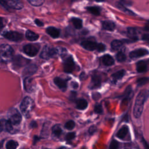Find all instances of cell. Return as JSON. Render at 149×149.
<instances>
[{"mask_svg": "<svg viewBox=\"0 0 149 149\" xmlns=\"http://www.w3.org/2000/svg\"><path fill=\"white\" fill-rule=\"evenodd\" d=\"M118 147H119L118 142L115 140H113L111 141L110 143L109 149H118Z\"/></svg>", "mask_w": 149, "mask_h": 149, "instance_id": "37", "label": "cell"}, {"mask_svg": "<svg viewBox=\"0 0 149 149\" xmlns=\"http://www.w3.org/2000/svg\"><path fill=\"white\" fill-rule=\"evenodd\" d=\"M39 51V46L36 44H29L23 47L24 52L30 56H36Z\"/></svg>", "mask_w": 149, "mask_h": 149, "instance_id": "7", "label": "cell"}, {"mask_svg": "<svg viewBox=\"0 0 149 149\" xmlns=\"http://www.w3.org/2000/svg\"><path fill=\"white\" fill-rule=\"evenodd\" d=\"M3 36L6 38L13 41H19L23 39V34L17 31H7L3 33Z\"/></svg>", "mask_w": 149, "mask_h": 149, "instance_id": "8", "label": "cell"}, {"mask_svg": "<svg viewBox=\"0 0 149 149\" xmlns=\"http://www.w3.org/2000/svg\"><path fill=\"white\" fill-rule=\"evenodd\" d=\"M54 83L55 84L62 90L65 91L67 87V84H66V82L65 80L62 79L60 77H56L54 79Z\"/></svg>", "mask_w": 149, "mask_h": 149, "instance_id": "16", "label": "cell"}, {"mask_svg": "<svg viewBox=\"0 0 149 149\" xmlns=\"http://www.w3.org/2000/svg\"><path fill=\"white\" fill-rule=\"evenodd\" d=\"M88 105L87 101L84 99H79L76 102V107L78 109L84 110Z\"/></svg>", "mask_w": 149, "mask_h": 149, "instance_id": "24", "label": "cell"}, {"mask_svg": "<svg viewBox=\"0 0 149 149\" xmlns=\"http://www.w3.org/2000/svg\"><path fill=\"white\" fill-rule=\"evenodd\" d=\"M72 87H73V88H77V87H78V84L77 83H76V82H72Z\"/></svg>", "mask_w": 149, "mask_h": 149, "instance_id": "49", "label": "cell"}, {"mask_svg": "<svg viewBox=\"0 0 149 149\" xmlns=\"http://www.w3.org/2000/svg\"><path fill=\"white\" fill-rule=\"evenodd\" d=\"M46 32L54 38H58L60 35V30L54 27H48L46 29Z\"/></svg>", "mask_w": 149, "mask_h": 149, "instance_id": "14", "label": "cell"}, {"mask_svg": "<svg viewBox=\"0 0 149 149\" xmlns=\"http://www.w3.org/2000/svg\"><path fill=\"white\" fill-rule=\"evenodd\" d=\"M18 147V143L15 140H9L7 142L6 144V149H16Z\"/></svg>", "mask_w": 149, "mask_h": 149, "instance_id": "30", "label": "cell"}, {"mask_svg": "<svg viewBox=\"0 0 149 149\" xmlns=\"http://www.w3.org/2000/svg\"><path fill=\"white\" fill-rule=\"evenodd\" d=\"M52 133L55 136H59L62 133V130L60 125H55V126H54L52 127Z\"/></svg>", "mask_w": 149, "mask_h": 149, "instance_id": "31", "label": "cell"}, {"mask_svg": "<svg viewBox=\"0 0 149 149\" xmlns=\"http://www.w3.org/2000/svg\"><path fill=\"white\" fill-rule=\"evenodd\" d=\"M14 51L13 48L8 44L0 45V59L2 61L8 62L13 59Z\"/></svg>", "mask_w": 149, "mask_h": 149, "instance_id": "2", "label": "cell"}, {"mask_svg": "<svg viewBox=\"0 0 149 149\" xmlns=\"http://www.w3.org/2000/svg\"><path fill=\"white\" fill-rule=\"evenodd\" d=\"M56 56H58L56 48H51L48 46H45L40 54V57L44 59H48Z\"/></svg>", "mask_w": 149, "mask_h": 149, "instance_id": "5", "label": "cell"}, {"mask_svg": "<svg viewBox=\"0 0 149 149\" xmlns=\"http://www.w3.org/2000/svg\"><path fill=\"white\" fill-rule=\"evenodd\" d=\"M0 122L2 127V129H4L10 133H12L13 132V125L9 121V120H3Z\"/></svg>", "mask_w": 149, "mask_h": 149, "instance_id": "17", "label": "cell"}, {"mask_svg": "<svg viewBox=\"0 0 149 149\" xmlns=\"http://www.w3.org/2000/svg\"><path fill=\"white\" fill-rule=\"evenodd\" d=\"M77 1V0H72V1Z\"/></svg>", "mask_w": 149, "mask_h": 149, "instance_id": "55", "label": "cell"}, {"mask_svg": "<svg viewBox=\"0 0 149 149\" xmlns=\"http://www.w3.org/2000/svg\"><path fill=\"white\" fill-rule=\"evenodd\" d=\"M30 127H31L34 128V127H36L37 125V123H36V122H34V121H33V122H31L30 123Z\"/></svg>", "mask_w": 149, "mask_h": 149, "instance_id": "46", "label": "cell"}, {"mask_svg": "<svg viewBox=\"0 0 149 149\" xmlns=\"http://www.w3.org/2000/svg\"><path fill=\"white\" fill-rule=\"evenodd\" d=\"M28 2L33 6H39L42 5L45 0H27Z\"/></svg>", "mask_w": 149, "mask_h": 149, "instance_id": "33", "label": "cell"}, {"mask_svg": "<svg viewBox=\"0 0 149 149\" xmlns=\"http://www.w3.org/2000/svg\"><path fill=\"white\" fill-rule=\"evenodd\" d=\"M142 39L143 40H145V41H147L149 42V34H144L142 37Z\"/></svg>", "mask_w": 149, "mask_h": 149, "instance_id": "45", "label": "cell"}, {"mask_svg": "<svg viewBox=\"0 0 149 149\" xmlns=\"http://www.w3.org/2000/svg\"><path fill=\"white\" fill-rule=\"evenodd\" d=\"M87 10L94 15L98 16L100 14V9L97 6H89L87 8Z\"/></svg>", "mask_w": 149, "mask_h": 149, "instance_id": "29", "label": "cell"}, {"mask_svg": "<svg viewBox=\"0 0 149 149\" xmlns=\"http://www.w3.org/2000/svg\"><path fill=\"white\" fill-rule=\"evenodd\" d=\"M143 144H144V147H146V149H149V145L147 143V142L146 141V140H143Z\"/></svg>", "mask_w": 149, "mask_h": 149, "instance_id": "48", "label": "cell"}, {"mask_svg": "<svg viewBox=\"0 0 149 149\" xmlns=\"http://www.w3.org/2000/svg\"><path fill=\"white\" fill-rule=\"evenodd\" d=\"M3 144V142H2H2H1V144ZM1 146H0V148H1Z\"/></svg>", "mask_w": 149, "mask_h": 149, "instance_id": "54", "label": "cell"}, {"mask_svg": "<svg viewBox=\"0 0 149 149\" xmlns=\"http://www.w3.org/2000/svg\"><path fill=\"white\" fill-rule=\"evenodd\" d=\"M148 97L149 90H143L137 95L133 108V115L136 118H138L141 116L143 110L144 102Z\"/></svg>", "mask_w": 149, "mask_h": 149, "instance_id": "1", "label": "cell"}, {"mask_svg": "<svg viewBox=\"0 0 149 149\" xmlns=\"http://www.w3.org/2000/svg\"><path fill=\"white\" fill-rule=\"evenodd\" d=\"M129 132L128 127L123 126L116 133V137L120 139H123Z\"/></svg>", "mask_w": 149, "mask_h": 149, "instance_id": "23", "label": "cell"}, {"mask_svg": "<svg viewBox=\"0 0 149 149\" xmlns=\"http://www.w3.org/2000/svg\"><path fill=\"white\" fill-rule=\"evenodd\" d=\"M111 48L113 51H116L119 49L123 46V42L120 40H115L111 42Z\"/></svg>", "mask_w": 149, "mask_h": 149, "instance_id": "25", "label": "cell"}, {"mask_svg": "<svg viewBox=\"0 0 149 149\" xmlns=\"http://www.w3.org/2000/svg\"><path fill=\"white\" fill-rule=\"evenodd\" d=\"M126 149H127V148H126Z\"/></svg>", "mask_w": 149, "mask_h": 149, "instance_id": "56", "label": "cell"}, {"mask_svg": "<svg viewBox=\"0 0 149 149\" xmlns=\"http://www.w3.org/2000/svg\"><path fill=\"white\" fill-rule=\"evenodd\" d=\"M94 112L97 113H101L102 112V107L101 104H97L94 107Z\"/></svg>", "mask_w": 149, "mask_h": 149, "instance_id": "38", "label": "cell"}, {"mask_svg": "<svg viewBox=\"0 0 149 149\" xmlns=\"http://www.w3.org/2000/svg\"><path fill=\"white\" fill-rule=\"evenodd\" d=\"M102 62L105 66H111L114 63V59L109 55H105L102 57Z\"/></svg>", "mask_w": 149, "mask_h": 149, "instance_id": "21", "label": "cell"}, {"mask_svg": "<svg viewBox=\"0 0 149 149\" xmlns=\"http://www.w3.org/2000/svg\"><path fill=\"white\" fill-rule=\"evenodd\" d=\"M148 54L149 52L147 49L145 48H138L130 52L129 54V56L132 59H136L147 55Z\"/></svg>", "mask_w": 149, "mask_h": 149, "instance_id": "9", "label": "cell"}, {"mask_svg": "<svg viewBox=\"0 0 149 149\" xmlns=\"http://www.w3.org/2000/svg\"><path fill=\"white\" fill-rule=\"evenodd\" d=\"M8 120L13 125H18L21 120L22 116L19 112L16 109H10L8 113Z\"/></svg>", "mask_w": 149, "mask_h": 149, "instance_id": "4", "label": "cell"}, {"mask_svg": "<svg viewBox=\"0 0 149 149\" xmlns=\"http://www.w3.org/2000/svg\"><path fill=\"white\" fill-rule=\"evenodd\" d=\"M102 26L104 30L108 31H113L115 28V24L113 22L106 20L102 22Z\"/></svg>", "mask_w": 149, "mask_h": 149, "instance_id": "18", "label": "cell"}, {"mask_svg": "<svg viewBox=\"0 0 149 149\" xmlns=\"http://www.w3.org/2000/svg\"><path fill=\"white\" fill-rule=\"evenodd\" d=\"M59 149H66L65 148H63V147H62V148H60Z\"/></svg>", "mask_w": 149, "mask_h": 149, "instance_id": "53", "label": "cell"}, {"mask_svg": "<svg viewBox=\"0 0 149 149\" xmlns=\"http://www.w3.org/2000/svg\"><path fill=\"white\" fill-rule=\"evenodd\" d=\"M75 126V123L73 120H69L67 122L65 125V127L68 130L73 129Z\"/></svg>", "mask_w": 149, "mask_h": 149, "instance_id": "36", "label": "cell"}, {"mask_svg": "<svg viewBox=\"0 0 149 149\" xmlns=\"http://www.w3.org/2000/svg\"><path fill=\"white\" fill-rule=\"evenodd\" d=\"M116 58L118 62H124L126 60V57L125 54L123 52L120 51L117 53V54L116 55Z\"/></svg>", "mask_w": 149, "mask_h": 149, "instance_id": "32", "label": "cell"}, {"mask_svg": "<svg viewBox=\"0 0 149 149\" xmlns=\"http://www.w3.org/2000/svg\"><path fill=\"white\" fill-rule=\"evenodd\" d=\"M148 82H149V78L148 77H146L139 79L137 80V84L139 86H143L144 84H146Z\"/></svg>", "mask_w": 149, "mask_h": 149, "instance_id": "35", "label": "cell"}, {"mask_svg": "<svg viewBox=\"0 0 149 149\" xmlns=\"http://www.w3.org/2000/svg\"><path fill=\"white\" fill-rule=\"evenodd\" d=\"M63 70L66 73H71L75 68L74 62L71 56H66L63 58Z\"/></svg>", "mask_w": 149, "mask_h": 149, "instance_id": "6", "label": "cell"}, {"mask_svg": "<svg viewBox=\"0 0 149 149\" xmlns=\"http://www.w3.org/2000/svg\"><path fill=\"white\" fill-rule=\"evenodd\" d=\"M96 97L95 100H97V99H98L101 96H100V94L99 93H95V94H93V98H94V97Z\"/></svg>", "mask_w": 149, "mask_h": 149, "instance_id": "47", "label": "cell"}, {"mask_svg": "<svg viewBox=\"0 0 149 149\" xmlns=\"http://www.w3.org/2000/svg\"><path fill=\"white\" fill-rule=\"evenodd\" d=\"M26 37L28 40L33 41H36V40H38L39 36L37 34H36V33L28 30L26 32Z\"/></svg>", "mask_w": 149, "mask_h": 149, "instance_id": "22", "label": "cell"}, {"mask_svg": "<svg viewBox=\"0 0 149 149\" xmlns=\"http://www.w3.org/2000/svg\"><path fill=\"white\" fill-rule=\"evenodd\" d=\"M34 106V102L33 100L29 97H25L20 104V109L23 114L28 117L30 112L32 111Z\"/></svg>", "mask_w": 149, "mask_h": 149, "instance_id": "3", "label": "cell"}, {"mask_svg": "<svg viewBox=\"0 0 149 149\" xmlns=\"http://www.w3.org/2000/svg\"><path fill=\"white\" fill-rule=\"evenodd\" d=\"M74 137H75V133L74 132H70L66 135V139L68 140H70L74 139Z\"/></svg>", "mask_w": 149, "mask_h": 149, "instance_id": "40", "label": "cell"}, {"mask_svg": "<svg viewBox=\"0 0 149 149\" xmlns=\"http://www.w3.org/2000/svg\"><path fill=\"white\" fill-rule=\"evenodd\" d=\"M96 1H98V2H100V1H102L103 0H95Z\"/></svg>", "mask_w": 149, "mask_h": 149, "instance_id": "52", "label": "cell"}, {"mask_svg": "<svg viewBox=\"0 0 149 149\" xmlns=\"http://www.w3.org/2000/svg\"><path fill=\"white\" fill-rule=\"evenodd\" d=\"M98 52H103L105 50V46L104 44L102 43H99L97 44V49H96Z\"/></svg>", "mask_w": 149, "mask_h": 149, "instance_id": "39", "label": "cell"}, {"mask_svg": "<svg viewBox=\"0 0 149 149\" xmlns=\"http://www.w3.org/2000/svg\"><path fill=\"white\" fill-rule=\"evenodd\" d=\"M9 8L15 9H21L23 7L22 0H6Z\"/></svg>", "mask_w": 149, "mask_h": 149, "instance_id": "11", "label": "cell"}, {"mask_svg": "<svg viewBox=\"0 0 149 149\" xmlns=\"http://www.w3.org/2000/svg\"><path fill=\"white\" fill-rule=\"evenodd\" d=\"M80 79H82V80H84V79H85L86 78V75L85 74V73H82L81 74H80Z\"/></svg>", "mask_w": 149, "mask_h": 149, "instance_id": "50", "label": "cell"}, {"mask_svg": "<svg viewBox=\"0 0 149 149\" xmlns=\"http://www.w3.org/2000/svg\"><path fill=\"white\" fill-rule=\"evenodd\" d=\"M117 7L120 9L122 11H123L124 13H125L127 15H134V13L132 12L131 10L127 9V8H126L123 5L122 3H120V2H118L117 3Z\"/></svg>", "mask_w": 149, "mask_h": 149, "instance_id": "28", "label": "cell"}, {"mask_svg": "<svg viewBox=\"0 0 149 149\" xmlns=\"http://www.w3.org/2000/svg\"><path fill=\"white\" fill-rule=\"evenodd\" d=\"M96 130H97L96 127H95L94 126H91V127H90V129H89V133H90V134H93V133H94L96 131Z\"/></svg>", "mask_w": 149, "mask_h": 149, "instance_id": "44", "label": "cell"}, {"mask_svg": "<svg viewBox=\"0 0 149 149\" xmlns=\"http://www.w3.org/2000/svg\"><path fill=\"white\" fill-rule=\"evenodd\" d=\"M2 125H1V122H0V132L2 130Z\"/></svg>", "mask_w": 149, "mask_h": 149, "instance_id": "51", "label": "cell"}, {"mask_svg": "<svg viewBox=\"0 0 149 149\" xmlns=\"http://www.w3.org/2000/svg\"><path fill=\"white\" fill-rule=\"evenodd\" d=\"M97 43L90 40H85L81 42V46L88 51H94L97 49Z\"/></svg>", "mask_w": 149, "mask_h": 149, "instance_id": "12", "label": "cell"}, {"mask_svg": "<svg viewBox=\"0 0 149 149\" xmlns=\"http://www.w3.org/2000/svg\"><path fill=\"white\" fill-rule=\"evenodd\" d=\"M30 60L26 59L20 55H17L13 58V63L15 65L18 66H23L29 63Z\"/></svg>", "mask_w": 149, "mask_h": 149, "instance_id": "10", "label": "cell"}, {"mask_svg": "<svg viewBox=\"0 0 149 149\" xmlns=\"http://www.w3.org/2000/svg\"><path fill=\"white\" fill-rule=\"evenodd\" d=\"M37 67L35 65H30L24 69L23 70V74L24 76H30L34 74L37 70Z\"/></svg>", "mask_w": 149, "mask_h": 149, "instance_id": "20", "label": "cell"}, {"mask_svg": "<svg viewBox=\"0 0 149 149\" xmlns=\"http://www.w3.org/2000/svg\"><path fill=\"white\" fill-rule=\"evenodd\" d=\"M126 72L125 70L122 69V70H120L114 73H113L111 76V77L115 80H119V79H120L123 77V76L125 75Z\"/></svg>", "mask_w": 149, "mask_h": 149, "instance_id": "27", "label": "cell"}, {"mask_svg": "<svg viewBox=\"0 0 149 149\" xmlns=\"http://www.w3.org/2000/svg\"><path fill=\"white\" fill-rule=\"evenodd\" d=\"M101 82V77L98 74H94L92 76L91 81L90 84V87L91 88H97L100 86Z\"/></svg>", "mask_w": 149, "mask_h": 149, "instance_id": "13", "label": "cell"}, {"mask_svg": "<svg viewBox=\"0 0 149 149\" xmlns=\"http://www.w3.org/2000/svg\"><path fill=\"white\" fill-rule=\"evenodd\" d=\"M0 4L3 7L5 8V9H6L7 10H8L9 8V7L8 6V4H7V2H6V0H0Z\"/></svg>", "mask_w": 149, "mask_h": 149, "instance_id": "41", "label": "cell"}, {"mask_svg": "<svg viewBox=\"0 0 149 149\" xmlns=\"http://www.w3.org/2000/svg\"><path fill=\"white\" fill-rule=\"evenodd\" d=\"M147 69V63L144 61H140L136 63V70L139 73H143L146 72Z\"/></svg>", "mask_w": 149, "mask_h": 149, "instance_id": "19", "label": "cell"}, {"mask_svg": "<svg viewBox=\"0 0 149 149\" xmlns=\"http://www.w3.org/2000/svg\"><path fill=\"white\" fill-rule=\"evenodd\" d=\"M24 89L29 93L31 92L34 89V84L33 82V79L30 77H28L24 79Z\"/></svg>", "mask_w": 149, "mask_h": 149, "instance_id": "15", "label": "cell"}, {"mask_svg": "<svg viewBox=\"0 0 149 149\" xmlns=\"http://www.w3.org/2000/svg\"><path fill=\"white\" fill-rule=\"evenodd\" d=\"M127 33L131 37V38H136V34H137V31L136 29L133 28V27H128L127 29Z\"/></svg>", "mask_w": 149, "mask_h": 149, "instance_id": "34", "label": "cell"}, {"mask_svg": "<svg viewBox=\"0 0 149 149\" xmlns=\"http://www.w3.org/2000/svg\"><path fill=\"white\" fill-rule=\"evenodd\" d=\"M4 26H5L4 19H3V18L0 17V31L3 28Z\"/></svg>", "mask_w": 149, "mask_h": 149, "instance_id": "43", "label": "cell"}, {"mask_svg": "<svg viewBox=\"0 0 149 149\" xmlns=\"http://www.w3.org/2000/svg\"><path fill=\"white\" fill-rule=\"evenodd\" d=\"M34 22H35V23H36L38 26H39V27H42V26H44V23H43L41 20H40L39 19H35Z\"/></svg>", "mask_w": 149, "mask_h": 149, "instance_id": "42", "label": "cell"}, {"mask_svg": "<svg viewBox=\"0 0 149 149\" xmlns=\"http://www.w3.org/2000/svg\"><path fill=\"white\" fill-rule=\"evenodd\" d=\"M71 22H72L74 27L77 29H80L82 27V20L77 17H73L71 19Z\"/></svg>", "mask_w": 149, "mask_h": 149, "instance_id": "26", "label": "cell"}]
</instances>
